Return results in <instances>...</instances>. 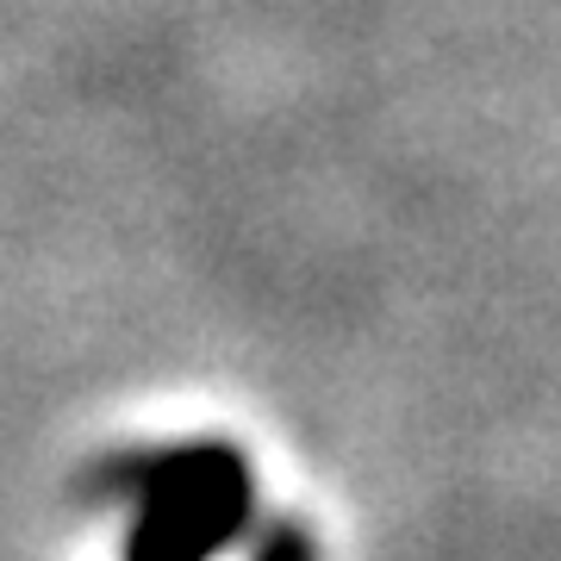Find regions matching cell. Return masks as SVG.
<instances>
[{
    "mask_svg": "<svg viewBox=\"0 0 561 561\" xmlns=\"http://www.w3.org/2000/svg\"><path fill=\"white\" fill-rule=\"evenodd\" d=\"M243 505V468L231 456H169L150 481L144 549H201Z\"/></svg>",
    "mask_w": 561,
    "mask_h": 561,
    "instance_id": "6da1fadb",
    "label": "cell"
}]
</instances>
